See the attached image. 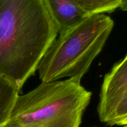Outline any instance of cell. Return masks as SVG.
<instances>
[{
    "label": "cell",
    "mask_w": 127,
    "mask_h": 127,
    "mask_svg": "<svg viewBox=\"0 0 127 127\" xmlns=\"http://www.w3.org/2000/svg\"><path fill=\"white\" fill-rule=\"evenodd\" d=\"M127 117V90L114 110L107 125L110 126L120 125L122 122Z\"/></svg>",
    "instance_id": "obj_8"
},
{
    "label": "cell",
    "mask_w": 127,
    "mask_h": 127,
    "mask_svg": "<svg viewBox=\"0 0 127 127\" xmlns=\"http://www.w3.org/2000/svg\"><path fill=\"white\" fill-rule=\"evenodd\" d=\"M91 97L77 79L42 83L19 94L7 123L15 127H79Z\"/></svg>",
    "instance_id": "obj_2"
},
{
    "label": "cell",
    "mask_w": 127,
    "mask_h": 127,
    "mask_svg": "<svg viewBox=\"0 0 127 127\" xmlns=\"http://www.w3.org/2000/svg\"><path fill=\"white\" fill-rule=\"evenodd\" d=\"M45 2L59 34L90 16L76 0H45Z\"/></svg>",
    "instance_id": "obj_5"
},
{
    "label": "cell",
    "mask_w": 127,
    "mask_h": 127,
    "mask_svg": "<svg viewBox=\"0 0 127 127\" xmlns=\"http://www.w3.org/2000/svg\"><path fill=\"white\" fill-rule=\"evenodd\" d=\"M0 127H13L12 126V125H11L10 124H9L8 123H7V124H6L5 125H2V126Z\"/></svg>",
    "instance_id": "obj_11"
},
{
    "label": "cell",
    "mask_w": 127,
    "mask_h": 127,
    "mask_svg": "<svg viewBox=\"0 0 127 127\" xmlns=\"http://www.w3.org/2000/svg\"><path fill=\"white\" fill-rule=\"evenodd\" d=\"M114 21L104 14L92 15L60 33L37 68L42 83L64 78L81 81L105 45Z\"/></svg>",
    "instance_id": "obj_3"
},
{
    "label": "cell",
    "mask_w": 127,
    "mask_h": 127,
    "mask_svg": "<svg viewBox=\"0 0 127 127\" xmlns=\"http://www.w3.org/2000/svg\"><path fill=\"white\" fill-rule=\"evenodd\" d=\"M122 127H127V125H124V126H122Z\"/></svg>",
    "instance_id": "obj_12"
},
{
    "label": "cell",
    "mask_w": 127,
    "mask_h": 127,
    "mask_svg": "<svg viewBox=\"0 0 127 127\" xmlns=\"http://www.w3.org/2000/svg\"><path fill=\"white\" fill-rule=\"evenodd\" d=\"M127 90V55L115 64L104 77L97 108L99 119L102 122L107 124Z\"/></svg>",
    "instance_id": "obj_4"
},
{
    "label": "cell",
    "mask_w": 127,
    "mask_h": 127,
    "mask_svg": "<svg viewBox=\"0 0 127 127\" xmlns=\"http://www.w3.org/2000/svg\"><path fill=\"white\" fill-rule=\"evenodd\" d=\"M58 34L45 0H0V76L20 91Z\"/></svg>",
    "instance_id": "obj_1"
},
{
    "label": "cell",
    "mask_w": 127,
    "mask_h": 127,
    "mask_svg": "<svg viewBox=\"0 0 127 127\" xmlns=\"http://www.w3.org/2000/svg\"><path fill=\"white\" fill-rule=\"evenodd\" d=\"M127 125V117L125 119H124V120H123L122 122V123L120 124V125H121V126H124V125Z\"/></svg>",
    "instance_id": "obj_10"
},
{
    "label": "cell",
    "mask_w": 127,
    "mask_h": 127,
    "mask_svg": "<svg viewBox=\"0 0 127 127\" xmlns=\"http://www.w3.org/2000/svg\"><path fill=\"white\" fill-rule=\"evenodd\" d=\"M82 8L89 15L111 13L121 5L122 0H76Z\"/></svg>",
    "instance_id": "obj_7"
},
{
    "label": "cell",
    "mask_w": 127,
    "mask_h": 127,
    "mask_svg": "<svg viewBox=\"0 0 127 127\" xmlns=\"http://www.w3.org/2000/svg\"><path fill=\"white\" fill-rule=\"evenodd\" d=\"M119 8L121 9L122 11H127V0H122L121 5Z\"/></svg>",
    "instance_id": "obj_9"
},
{
    "label": "cell",
    "mask_w": 127,
    "mask_h": 127,
    "mask_svg": "<svg viewBox=\"0 0 127 127\" xmlns=\"http://www.w3.org/2000/svg\"><path fill=\"white\" fill-rule=\"evenodd\" d=\"M19 91L11 81L0 76V127L9 121Z\"/></svg>",
    "instance_id": "obj_6"
}]
</instances>
